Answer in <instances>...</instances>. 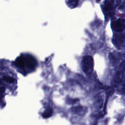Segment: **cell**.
Masks as SVG:
<instances>
[{
  "label": "cell",
  "instance_id": "6da1fadb",
  "mask_svg": "<svg viewBox=\"0 0 125 125\" xmlns=\"http://www.w3.org/2000/svg\"><path fill=\"white\" fill-rule=\"evenodd\" d=\"M15 64L16 66L21 69L30 70L35 68L37 62L35 58L28 55L17 58L15 61Z\"/></svg>",
  "mask_w": 125,
  "mask_h": 125
},
{
  "label": "cell",
  "instance_id": "7a4b0ae2",
  "mask_svg": "<svg viewBox=\"0 0 125 125\" xmlns=\"http://www.w3.org/2000/svg\"><path fill=\"white\" fill-rule=\"evenodd\" d=\"M82 66L83 70L85 73H90L92 71L94 66L93 58L89 55H86L83 57L82 62Z\"/></svg>",
  "mask_w": 125,
  "mask_h": 125
},
{
  "label": "cell",
  "instance_id": "3957f363",
  "mask_svg": "<svg viewBox=\"0 0 125 125\" xmlns=\"http://www.w3.org/2000/svg\"><path fill=\"white\" fill-rule=\"evenodd\" d=\"M111 27L112 29L116 31H122L125 28V20L118 19L114 21L112 23Z\"/></svg>",
  "mask_w": 125,
  "mask_h": 125
},
{
  "label": "cell",
  "instance_id": "277c9868",
  "mask_svg": "<svg viewBox=\"0 0 125 125\" xmlns=\"http://www.w3.org/2000/svg\"><path fill=\"white\" fill-rule=\"evenodd\" d=\"M114 8L113 2L112 1H106L105 3L104 9V11L109 14L112 13Z\"/></svg>",
  "mask_w": 125,
  "mask_h": 125
},
{
  "label": "cell",
  "instance_id": "5b68a950",
  "mask_svg": "<svg viewBox=\"0 0 125 125\" xmlns=\"http://www.w3.org/2000/svg\"><path fill=\"white\" fill-rule=\"evenodd\" d=\"M53 112V109L52 108H47L42 113V117L44 118H48L52 116Z\"/></svg>",
  "mask_w": 125,
  "mask_h": 125
},
{
  "label": "cell",
  "instance_id": "8992f818",
  "mask_svg": "<svg viewBox=\"0 0 125 125\" xmlns=\"http://www.w3.org/2000/svg\"><path fill=\"white\" fill-rule=\"evenodd\" d=\"M2 79L3 81L9 83H13L15 82V79L9 76H4L2 78Z\"/></svg>",
  "mask_w": 125,
  "mask_h": 125
},
{
  "label": "cell",
  "instance_id": "52a82bcc",
  "mask_svg": "<svg viewBox=\"0 0 125 125\" xmlns=\"http://www.w3.org/2000/svg\"><path fill=\"white\" fill-rule=\"evenodd\" d=\"M68 4L70 5L71 7L75 8L78 5V0H69Z\"/></svg>",
  "mask_w": 125,
  "mask_h": 125
},
{
  "label": "cell",
  "instance_id": "ba28073f",
  "mask_svg": "<svg viewBox=\"0 0 125 125\" xmlns=\"http://www.w3.org/2000/svg\"><path fill=\"white\" fill-rule=\"evenodd\" d=\"M100 0H96V1L97 2H99L100 1Z\"/></svg>",
  "mask_w": 125,
  "mask_h": 125
}]
</instances>
